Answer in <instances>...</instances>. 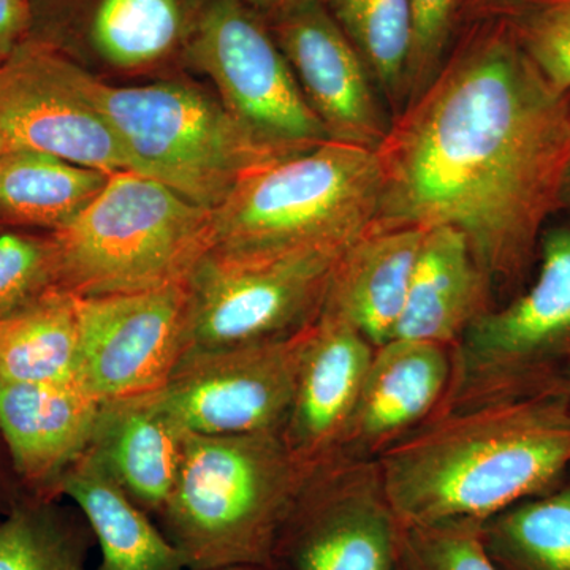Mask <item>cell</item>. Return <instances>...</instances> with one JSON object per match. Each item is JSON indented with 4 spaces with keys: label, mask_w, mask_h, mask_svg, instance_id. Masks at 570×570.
<instances>
[{
    "label": "cell",
    "mask_w": 570,
    "mask_h": 570,
    "mask_svg": "<svg viewBox=\"0 0 570 570\" xmlns=\"http://www.w3.org/2000/svg\"><path fill=\"white\" fill-rule=\"evenodd\" d=\"M373 227H450L494 288L519 294L561 209L570 96L554 91L502 21L475 32L392 119L376 151Z\"/></svg>",
    "instance_id": "1"
},
{
    "label": "cell",
    "mask_w": 570,
    "mask_h": 570,
    "mask_svg": "<svg viewBox=\"0 0 570 570\" xmlns=\"http://www.w3.org/2000/svg\"><path fill=\"white\" fill-rule=\"evenodd\" d=\"M80 347L78 296L52 288L0 321V382L78 385Z\"/></svg>",
    "instance_id": "23"
},
{
    "label": "cell",
    "mask_w": 570,
    "mask_h": 570,
    "mask_svg": "<svg viewBox=\"0 0 570 570\" xmlns=\"http://www.w3.org/2000/svg\"><path fill=\"white\" fill-rule=\"evenodd\" d=\"M478 521L401 528L400 570H499Z\"/></svg>",
    "instance_id": "30"
},
{
    "label": "cell",
    "mask_w": 570,
    "mask_h": 570,
    "mask_svg": "<svg viewBox=\"0 0 570 570\" xmlns=\"http://www.w3.org/2000/svg\"><path fill=\"white\" fill-rule=\"evenodd\" d=\"M401 528L485 523L570 475V397L561 387L433 415L376 456Z\"/></svg>",
    "instance_id": "2"
},
{
    "label": "cell",
    "mask_w": 570,
    "mask_h": 570,
    "mask_svg": "<svg viewBox=\"0 0 570 570\" xmlns=\"http://www.w3.org/2000/svg\"><path fill=\"white\" fill-rule=\"evenodd\" d=\"M561 389L564 390V392L568 393V396L570 397V367L568 373L564 374V377H562Z\"/></svg>",
    "instance_id": "37"
},
{
    "label": "cell",
    "mask_w": 570,
    "mask_h": 570,
    "mask_svg": "<svg viewBox=\"0 0 570 570\" xmlns=\"http://www.w3.org/2000/svg\"><path fill=\"white\" fill-rule=\"evenodd\" d=\"M266 22L330 140L377 151L392 118L362 55L325 2L305 3Z\"/></svg>",
    "instance_id": "14"
},
{
    "label": "cell",
    "mask_w": 570,
    "mask_h": 570,
    "mask_svg": "<svg viewBox=\"0 0 570 570\" xmlns=\"http://www.w3.org/2000/svg\"><path fill=\"white\" fill-rule=\"evenodd\" d=\"M183 438L154 392L100 403L88 452L156 519L178 479Z\"/></svg>",
    "instance_id": "18"
},
{
    "label": "cell",
    "mask_w": 570,
    "mask_h": 570,
    "mask_svg": "<svg viewBox=\"0 0 570 570\" xmlns=\"http://www.w3.org/2000/svg\"><path fill=\"white\" fill-rule=\"evenodd\" d=\"M494 291L460 232L428 228L393 340L452 348L469 326L493 309Z\"/></svg>",
    "instance_id": "20"
},
{
    "label": "cell",
    "mask_w": 570,
    "mask_h": 570,
    "mask_svg": "<svg viewBox=\"0 0 570 570\" xmlns=\"http://www.w3.org/2000/svg\"><path fill=\"white\" fill-rule=\"evenodd\" d=\"M561 212L570 214V167L568 174H566L564 183H562L560 213Z\"/></svg>",
    "instance_id": "35"
},
{
    "label": "cell",
    "mask_w": 570,
    "mask_h": 570,
    "mask_svg": "<svg viewBox=\"0 0 570 570\" xmlns=\"http://www.w3.org/2000/svg\"><path fill=\"white\" fill-rule=\"evenodd\" d=\"M51 236L63 291L132 294L186 283L213 247L214 214L156 179L119 171L73 223Z\"/></svg>",
    "instance_id": "5"
},
{
    "label": "cell",
    "mask_w": 570,
    "mask_h": 570,
    "mask_svg": "<svg viewBox=\"0 0 570 570\" xmlns=\"http://www.w3.org/2000/svg\"><path fill=\"white\" fill-rule=\"evenodd\" d=\"M347 247L275 257H232L209 249L187 279L190 347L202 351L285 340L314 324Z\"/></svg>",
    "instance_id": "9"
},
{
    "label": "cell",
    "mask_w": 570,
    "mask_h": 570,
    "mask_svg": "<svg viewBox=\"0 0 570 570\" xmlns=\"http://www.w3.org/2000/svg\"><path fill=\"white\" fill-rule=\"evenodd\" d=\"M61 497L70 498L100 549L94 570H187L183 554L159 524L107 474L86 450L63 475Z\"/></svg>",
    "instance_id": "21"
},
{
    "label": "cell",
    "mask_w": 570,
    "mask_h": 570,
    "mask_svg": "<svg viewBox=\"0 0 570 570\" xmlns=\"http://www.w3.org/2000/svg\"><path fill=\"white\" fill-rule=\"evenodd\" d=\"M92 92L130 171L202 208H219L247 175L283 159L194 82L111 86L94 77Z\"/></svg>",
    "instance_id": "6"
},
{
    "label": "cell",
    "mask_w": 570,
    "mask_h": 570,
    "mask_svg": "<svg viewBox=\"0 0 570 570\" xmlns=\"http://www.w3.org/2000/svg\"><path fill=\"white\" fill-rule=\"evenodd\" d=\"M379 198L376 151L328 140L247 175L213 212L212 249L261 258L348 247L373 227Z\"/></svg>",
    "instance_id": "4"
},
{
    "label": "cell",
    "mask_w": 570,
    "mask_h": 570,
    "mask_svg": "<svg viewBox=\"0 0 570 570\" xmlns=\"http://www.w3.org/2000/svg\"><path fill=\"white\" fill-rule=\"evenodd\" d=\"M311 326L272 343L189 348L170 381L156 392L157 403L189 433H281L294 401Z\"/></svg>",
    "instance_id": "12"
},
{
    "label": "cell",
    "mask_w": 570,
    "mask_h": 570,
    "mask_svg": "<svg viewBox=\"0 0 570 570\" xmlns=\"http://www.w3.org/2000/svg\"><path fill=\"white\" fill-rule=\"evenodd\" d=\"M409 2H411L412 13V45L407 63V104L433 81L444 63L442 58H444L460 0H409Z\"/></svg>",
    "instance_id": "31"
},
{
    "label": "cell",
    "mask_w": 570,
    "mask_h": 570,
    "mask_svg": "<svg viewBox=\"0 0 570 570\" xmlns=\"http://www.w3.org/2000/svg\"><path fill=\"white\" fill-rule=\"evenodd\" d=\"M94 543L81 513L24 497L0 520V570H88Z\"/></svg>",
    "instance_id": "26"
},
{
    "label": "cell",
    "mask_w": 570,
    "mask_h": 570,
    "mask_svg": "<svg viewBox=\"0 0 570 570\" xmlns=\"http://www.w3.org/2000/svg\"><path fill=\"white\" fill-rule=\"evenodd\" d=\"M92 81L50 41L22 40L0 62V154L36 151L108 175L130 171Z\"/></svg>",
    "instance_id": "10"
},
{
    "label": "cell",
    "mask_w": 570,
    "mask_h": 570,
    "mask_svg": "<svg viewBox=\"0 0 570 570\" xmlns=\"http://www.w3.org/2000/svg\"><path fill=\"white\" fill-rule=\"evenodd\" d=\"M505 14L532 66L554 91L570 96V0H524Z\"/></svg>",
    "instance_id": "28"
},
{
    "label": "cell",
    "mask_w": 570,
    "mask_h": 570,
    "mask_svg": "<svg viewBox=\"0 0 570 570\" xmlns=\"http://www.w3.org/2000/svg\"><path fill=\"white\" fill-rule=\"evenodd\" d=\"M184 51L225 110L277 157L330 140L268 22L242 0H197Z\"/></svg>",
    "instance_id": "8"
},
{
    "label": "cell",
    "mask_w": 570,
    "mask_h": 570,
    "mask_svg": "<svg viewBox=\"0 0 570 570\" xmlns=\"http://www.w3.org/2000/svg\"><path fill=\"white\" fill-rule=\"evenodd\" d=\"M450 371L452 352L439 344L396 337L377 347L336 456L376 459L426 422L445 395Z\"/></svg>",
    "instance_id": "16"
},
{
    "label": "cell",
    "mask_w": 570,
    "mask_h": 570,
    "mask_svg": "<svg viewBox=\"0 0 570 570\" xmlns=\"http://www.w3.org/2000/svg\"><path fill=\"white\" fill-rule=\"evenodd\" d=\"M469 6L479 13H505L524 0H468Z\"/></svg>",
    "instance_id": "34"
},
{
    "label": "cell",
    "mask_w": 570,
    "mask_h": 570,
    "mask_svg": "<svg viewBox=\"0 0 570 570\" xmlns=\"http://www.w3.org/2000/svg\"><path fill=\"white\" fill-rule=\"evenodd\" d=\"M401 524L376 460L336 456L314 469L273 550L277 570H400Z\"/></svg>",
    "instance_id": "11"
},
{
    "label": "cell",
    "mask_w": 570,
    "mask_h": 570,
    "mask_svg": "<svg viewBox=\"0 0 570 570\" xmlns=\"http://www.w3.org/2000/svg\"><path fill=\"white\" fill-rule=\"evenodd\" d=\"M78 385L99 403L159 392L190 347L186 283L151 291L78 296Z\"/></svg>",
    "instance_id": "13"
},
{
    "label": "cell",
    "mask_w": 570,
    "mask_h": 570,
    "mask_svg": "<svg viewBox=\"0 0 570 570\" xmlns=\"http://www.w3.org/2000/svg\"><path fill=\"white\" fill-rule=\"evenodd\" d=\"M425 232L370 228L337 262L322 311L354 325L374 347L392 341Z\"/></svg>",
    "instance_id": "19"
},
{
    "label": "cell",
    "mask_w": 570,
    "mask_h": 570,
    "mask_svg": "<svg viewBox=\"0 0 570 570\" xmlns=\"http://www.w3.org/2000/svg\"><path fill=\"white\" fill-rule=\"evenodd\" d=\"M100 403L78 385L0 382V434L28 498L58 501L91 444Z\"/></svg>",
    "instance_id": "17"
},
{
    "label": "cell",
    "mask_w": 570,
    "mask_h": 570,
    "mask_svg": "<svg viewBox=\"0 0 570 570\" xmlns=\"http://www.w3.org/2000/svg\"><path fill=\"white\" fill-rule=\"evenodd\" d=\"M247 7L261 13L265 20L275 18L277 14L284 13L296 7L305 6V3L317 2V0H242ZM324 2V0H321Z\"/></svg>",
    "instance_id": "33"
},
{
    "label": "cell",
    "mask_w": 570,
    "mask_h": 570,
    "mask_svg": "<svg viewBox=\"0 0 570 570\" xmlns=\"http://www.w3.org/2000/svg\"><path fill=\"white\" fill-rule=\"evenodd\" d=\"M197 0H99L91 43L111 67L141 70L165 61L189 36Z\"/></svg>",
    "instance_id": "24"
},
{
    "label": "cell",
    "mask_w": 570,
    "mask_h": 570,
    "mask_svg": "<svg viewBox=\"0 0 570 570\" xmlns=\"http://www.w3.org/2000/svg\"><path fill=\"white\" fill-rule=\"evenodd\" d=\"M32 28L29 0H0V62L6 61Z\"/></svg>",
    "instance_id": "32"
},
{
    "label": "cell",
    "mask_w": 570,
    "mask_h": 570,
    "mask_svg": "<svg viewBox=\"0 0 570 570\" xmlns=\"http://www.w3.org/2000/svg\"><path fill=\"white\" fill-rule=\"evenodd\" d=\"M450 352L448 390L433 415L561 387L570 367V223L547 225L534 281L479 317Z\"/></svg>",
    "instance_id": "7"
},
{
    "label": "cell",
    "mask_w": 570,
    "mask_h": 570,
    "mask_svg": "<svg viewBox=\"0 0 570 570\" xmlns=\"http://www.w3.org/2000/svg\"><path fill=\"white\" fill-rule=\"evenodd\" d=\"M110 176L50 154H0V224L56 234L99 197Z\"/></svg>",
    "instance_id": "22"
},
{
    "label": "cell",
    "mask_w": 570,
    "mask_h": 570,
    "mask_svg": "<svg viewBox=\"0 0 570 570\" xmlns=\"http://www.w3.org/2000/svg\"><path fill=\"white\" fill-rule=\"evenodd\" d=\"M362 55L393 118L407 104V63L412 45L409 0H324ZM392 118V119H393Z\"/></svg>",
    "instance_id": "27"
},
{
    "label": "cell",
    "mask_w": 570,
    "mask_h": 570,
    "mask_svg": "<svg viewBox=\"0 0 570 570\" xmlns=\"http://www.w3.org/2000/svg\"><path fill=\"white\" fill-rule=\"evenodd\" d=\"M482 534L499 570H570V475L487 520Z\"/></svg>",
    "instance_id": "25"
},
{
    "label": "cell",
    "mask_w": 570,
    "mask_h": 570,
    "mask_svg": "<svg viewBox=\"0 0 570 570\" xmlns=\"http://www.w3.org/2000/svg\"><path fill=\"white\" fill-rule=\"evenodd\" d=\"M220 570H277L275 566H238V568H228Z\"/></svg>",
    "instance_id": "36"
},
{
    "label": "cell",
    "mask_w": 570,
    "mask_h": 570,
    "mask_svg": "<svg viewBox=\"0 0 570 570\" xmlns=\"http://www.w3.org/2000/svg\"><path fill=\"white\" fill-rule=\"evenodd\" d=\"M58 287V253L51 235H0V321Z\"/></svg>",
    "instance_id": "29"
},
{
    "label": "cell",
    "mask_w": 570,
    "mask_h": 570,
    "mask_svg": "<svg viewBox=\"0 0 570 570\" xmlns=\"http://www.w3.org/2000/svg\"><path fill=\"white\" fill-rule=\"evenodd\" d=\"M316 468L281 433L184 431L178 479L157 524L187 570L272 566L277 534Z\"/></svg>",
    "instance_id": "3"
},
{
    "label": "cell",
    "mask_w": 570,
    "mask_h": 570,
    "mask_svg": "<svg viewBox=\"0 0 570 570\" xmlns=\"http://www.w3.org/2000/svg\"><path fill=\"white\" fill-rule=\"evenodd\" d=\"M374 347L354 325L322 311L311 326L291 412L281 436L296 459H335Z\"/></svg>",
    "instance_id": "15"
}]
</instances>
